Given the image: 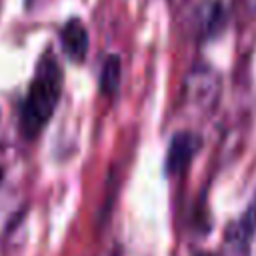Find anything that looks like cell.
I'll return each mask as SVG.
<instances>
[{
  "mask_svg": "<svg viewBox=\"0 0 256 256\" xmlns=\"http://www.w3.org/2000/svg\"><path fill=\"white\" fill-rule=\"evenodd\" d=\"M200 148V136L190 132V130H182L176 132L168 144V152H166V172L170 174H178L184 168H188L190 160L194 158V154Z\"/></svg>",
  "mask_w": 256,
  "mask_h": 256,
  "instance_id": "cell-3",
  "label": "cell"
},
{
  "mask_svg": "<svg viewBox=\"0 0 256 256\" xmlns=\"http://www.w3.org/2000/svg\"><path fill=\"white\" fill-rule=\"evenodd\" d=\"M60 46L64 54L74 60L82 62L88 52V30L80 18H68L64 26L60 28Z\"/></svg>",
  "mask_w": 256,
  "mask_h": 256,
  "instance_id": "cell-5",
  "label": "cell"
},
{
  "mask_svg": "<svg viewBox=\"0 0 256 256\" xmlns=\"http://www.w3.org/2000/svg\"><path fill=\"white\" fill-rule=\"evenodd\" d=\"M224 26V6L220 0H202L192 12V28L200 40L212 38Z\"/></svg>",
  "mask_w": 256,
  "mask_h": 256,
  "instance_id": "cell-4",
  "label": "cell"
},
{
  "mask_svg": "<svg viewBox=\"0 0 256 256\" xmlns=\"http://www.w3.org/2000/svg\"><path fill=\"white\" fill-rule=\"evenodd\" d=\"M64 74L52 50H46L34 68L26 96L20 106V132L26 138H36L50 122L62 94Z\"/></svg>",
  "mask_w": 256,
  "mask_h": 256,
  "instance_id": "cell-1",
  "label": "cell"
},
{
  "mask_svg": "<svg viewBox=\"0 0 256 256\" xmlns=\"http://www.w3.org/2000/svg\"><path fill=\"white\" fill-rule=\"evenodd\" d=\"M2 178H4V170H2V166H0V182H2Z\"/></svg>",
  "mask_w": 256,
  "mask_h": 256,
  "instance_id": "cell-8",
  "label": "cell"
},
{
  "mask_svg": "<svg viewBox=\"0 0 256 256\" xmlns=\"http://www.w3.org/2000/svg\"><path fill=\"white\" fill-rule=\"evenodd\" d=\"M122 80V60L118 54H108L100 68V90L106 96H114Z\"/></svg>",
  "mask_w": 256,
  "mask_h": 256,
  "instance_id": "cell-6",
  "label": "cell"
},
{
  "mask_svg": "<svg viewBox=\"0 0 256 256\" xmlns=\"http://www.w3.org/2000/svg\"><path fill=\"white\" fill-rule=\"evenodd\" d=\"M220 92V76L206 64L194 66L184 80V96L196 108H210Z\"/></svg>",
  "mask_w": 256,
  "mask_h": 256,
  "instance_id": "cell-2",
  "label": "cell"
},
{
  "mask_svg": "<svg viewBox=\"0 0 256 256\" xmlns=\"http://www.w3.org/2000/svg\"><path fill=\"white\" fill-rule=\"evenodd\" d=\"M244 6L250 14H256V0H244Z\"/></svg>",
  "mask_w": 256,
  "mask_h": 256,
  "instance_id": "cell-7",
  "label": "cell"
}]
</instances>
